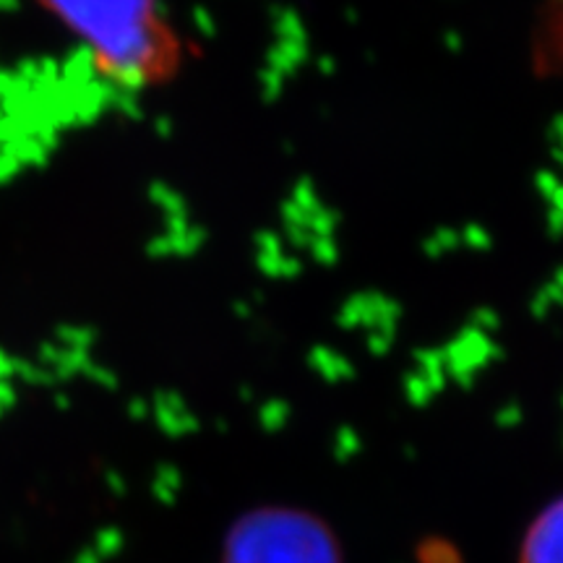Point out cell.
<instances>
[{
    "label": "cell",
    "instance_id": "1",
    "mask_svg": "<svg viewBox=\"0 0 563 563\" xmlns=\"http://www.w3.org/2000/svg\"><path fill=\"white\" fill-rule=\"evenodd\" d=\"M89 47L104 76L136 89L165 79L178 60L157 0H42Z\"/></svg>",
    "mask_w": 563,
    "mask_h": 563
},
{
    "label": "cell",
    "instance_id": "2",
    "mask_svg": "<svg viewBox=\"0 0 563 563\" xmlns=\"http://www.w3.org/2000/svg\"><path fill=\"white\" fill-rule=\"evenodd\" d=\"M222 563H342V548L313 514L262 506L230 527Z\"/></svg>",
    "mask_w": 563,
    "mask_h": 563
},
{
    "label": "cell",
    "instance_id": "3",
    "mask_svg": "<svg viewBox=\"0 0 563 563\" xmlns=\"http://www.w3.org/2000/svg\"><path fill=\"white\" fill-rule=\"evenodd\" d=\"M519 563H563V496L548 504L527 527Z\"/></svg>",
    "mask_w": 563,
    "mask_h": 563
}]
</instances>
